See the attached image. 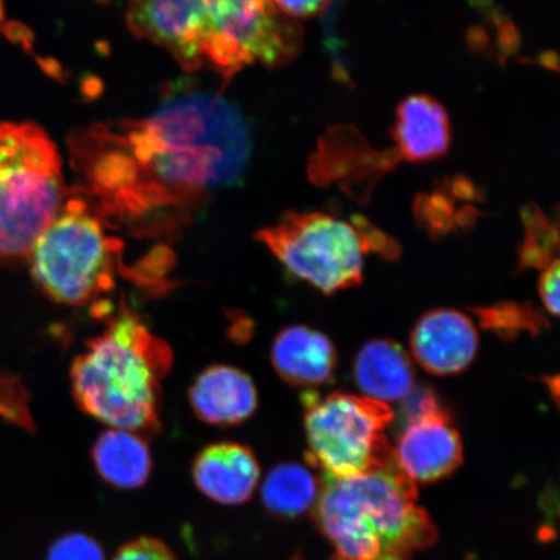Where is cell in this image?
Here are the masks:
<instances>
[{"mask_svg":"<svg viewBox=\"0 0 560 560\" xmlns=\"http://www.w3.org/2000/svg\"><path fill=\"white\" fill-rule=\"evenodd\" d=\"M91 457L97 475L110 487L138 489L150 479L152 455L149 444L138 433L116 429L103 432Z\"/></svg>","mask_w":560,"mask_h":560,"instance_id":"cell-16","label":"cell"},{"mask_svg":"<svg viewBox=\"0 0 560 560\" xmlns=\"http://www.w3.org/2000/svg\"><path fill=\"white\" fill-rule=\"evenodd\" d=\"M394 458L415 485L450 478L464 462V445L450 411L406 423L397 438Z\"/></svg>","mask_w":560,"mask_h":560,"instance_id":"cell-9","label":"cell"},{"mask_svg":"<svg viewBox=\"0 0 560 560\" xmlns=\"http://www.w3.org/2000/svg\"><path fill=\"white\" fill-rule=\"evenodd\" d=\"M559 260H557L544 269L540 283H538V291H540L546 311L555 317L559 314Z\"/></svg>","mask_w":560,"mask_h":560,"instance_id":"cell-26","label":"cell"},{"mask_svg":"<svg viewBox=\"0 0 560 560\" xmlns=\"http://www.w3.org/2000/svg\"><path fill=\"white\" fill-rule=\"evenodd\" d=\"M524 242L520 249V270H544L559 260L558 225L540 208L523 210Z\"/></svg>","mask_w":560,"mask_h":560,"instance_id":"cell-19","label":"cell"},{"mask_svg":"<svg viewBox=\"0 0 560 560\" xmlns=\"http://www.w3.org/2000/svg\"><path fill=\"white\" fill-rule=\"evenodd\" d=\"M0 34L12 44L23 47L25 51H33V38L30 30L23 24L7 18L4 0H0Z\"/></svg>","mask_w":560,"mask_h":560,"instance_id":"cell-28","label":"cell"},{"mask_svg":"<svg viewBox=\"0 0 560 560\" xmlns=\"http://www.w3.org/2000/svg\"><path fill=\"white\" fill-rule=\"evenodd\" d=\"M188 400L196 417L217 427L242 424L258 408L254 381L241 369L228 365L201 371L188 390Z\"/></svg>","mask_w":560,"mask_h":560,"instance_id":"cell-12","label":"cell"},{"mask_svg":"<svg viewBox=\"0 0 560 560\" xmlns=\"http://www.w3.org/2000/svg\"><path fill=\"white\" fill-rule=\"evenodd\" d=\"M266 245L293 277L334 295L362 282L365 247L354 223L325 213H289L260 231Z\"/></svg>","mask_w":560,"mask_h":560,"instance_id":"cell-8","label":"cell"},{"mask_svg":"<svg viewBox=\"0 0 560 560\" xmlns=\"http://www.w3.org/2000/svg\"><path fill=\"white\" fill-rule=\"evenodd\" d=\"M417 215L430 234L446 235L457 226L458 219L445 196H425L417 202Z\"/></svg>","mask_w":560,"mask_h":560,"instance_id":"cell-21","label":"cell"},{"mask_svg":"<svg viewBox=\"0 0 560 560\" xmlns=\"http://www.w3.org/2000/svg\"><path fill=\"white\" fill-rule=\"evenodd\" d=\"M394 139L397 156L423 163L443 158L451 145V125L443 105L429 95H412L398 105Z\"/></svg>","mask_w":560,"mask_h":560,"instance_id":"cell-14","label":"cell"},{"mask_svg":"<svg viewBox=\"0 0 560 560\" xmlns=\"http://www.w3.org/2000/svg\"><path fill=\"white\" fill-rule=\"evenodd\" d=\"M272 5L290 18H311L324 11L331 0H270Z\"/></svg>","mask_w":560,"mask_h":560,"instance_id":"cell-27","label":"cell"},{"mask_svg":"<svg viewBox=\"0 0 560 560\" xmlns=\"http://www.w3.org/2000/svg\"><path fill=\"white\" fill-rule=\"evenodd\" d=\"M46 560H105V552L94 537L73 532L50 546Z\"/></svg>","mask_w":560,"mask_h":560,"instance_id":"cell-20","label":"cell"},{"mask_svg":"<svg viewBox=\"0 0 560 560\" xmlns=\"http://www.w3.org/2000/svg\"><path fill=\"white\" fill-rule=\"evenodd\" d=\"M320 492V480L310 468L295 462L272 467L261 487L266 510L278 520H298L314 509Z\"/></svg>","mask_w":560,"mask_h":560,"instance_id":"cell-17","label":"cell"},{"mask_svg":"<svg viewBox=\"0 0 560 560\" xmlns=\"http://www.w3.org/2000/svg\"><path fill=\"white\" fill-rule=\"evenodd\" d=\"M402 401L401 417L404 424L411 422V420L447 411L444 405L441 404L436 392L430 387H416Z\"/></svg>","mask_w":560,"mask_h":560,"instance_id":"cell-23","label":"cell"},{"mask_svg":"<svg viewBox=\"0 0 560 560\" xmlns=\"http://www.w3.org/2000/svg\"><path fill=\"white\" fill-rule=\"evenodd\" d=\"M353 380L362 394L383 404L402 401L417 387L409 354L388 339L370 340L359 350Z\"/></svg>","mask_w":560,"mask_h":560,"instance_id":"cell-15","label":"cell"},{"mask_svg":"<svg viewBox=\"0 0 560 560\" xmlns=\"http://www.w3.org/2000/svg\"><path fill=\"white\" fill-rule=\"evenodd\" d=\"M314 520L332 560H411L438 540L436 525L418 505L417 486L395 458L349 478L325 475Z\"/></svg>","mask_w":560,"mask_h":560,"instance_id":"cell-3","label":"cell"},{"mask_svg":"<svg viewBox=\"0 0 560 560\" xmlns=\"http://www.w3.org/2000/svg\"><path fill=\"white\" fill-rule=\"evenodd\" d=\"M128 23L185 69L214 70L226 81L254 62H290L301 48L300 25L270 0H135Z\"/></svg>","mask_w":560,"mask_h":560,"instance_id":"cell-2","label":"cell"},{"mask_svg":"<svg viewBox=\"0 0 560 560\" xmlns=\"http://www.w3.org/2000/svg\"><path fill=\"white\" fill-rule=\"evenodd\" d=\"M412 357L427 373H464L476 359L479 334L472 319L454 310H433L417 320L410 335Z\"/></svg>","mask_w":560,"mask_h":560,"instance_id":"cell-10","label":"cell"},{"mask_svg":"<svg viewBox=\"0 0 560 560\" xmlns=\"http://www.w3.org/2000/svg\"><path fill=\"white\" fill-rule=\"evenodd\" d=\"M250 149L241 112L196 90L167 95L143 120L93 125L69 139L77 196L105 222L143 231L177 225L240 184Z\"/></svg>","mask_w":560,"mask_h":560,"instance_id":"cell-1","label":"cell"},{"mask_svg":"<svg viewBox=\"0 0 560 560\" xmlns=\"http://www.w3.org/2000/svg\"><path fill=\"white\" fill-rule=\"evenodd\" d=\"M272 368L285 383L300 388H315L334 381L338 353L332 341L314 328L289 326L272 341Z\"/></svg>","mask_w":560,"mask_h":560,"instance_id":"cell-13","label":"cell"},{"mask_svg":"<svg viewBox=\"0 0 560 560\" xmlns=\"http://www.w3.org/2000/svg\"><path fill=\"white\" fill-rule=\"evenodd\" d=\"M0 418L31 429L32 420L26 406L23 385L15 377L0 375Z\"/></svg>","mask_w":560,"mask_h":560,"instance_id":"cell-22","label":"cell"},{"mask_svg":"<svg viewBox=\"0 0 560 560\" xmlns=\"http://www.w3.org/2000/svg\"><path fill=\"white\" fill-rule=\"evenodd\" d=\"M260 478V465L255 453L234 441L206 446L192 464L195 486L221 505L236 506L249 501Z\"/></svg>","mask_w":560,"mask_h":560,"instance_id":"cell-11","label":"cell"},{"mask_svg":"<svg viewBox=\"0 0 560 560\" xmlns=\"http://www.w3.org/2000/svg\"><path fill=\"white\" fill-rule=\"evenodd\" d=\"M474 314L481 328L503 340H515L523 334L540 335L549 328L548 318L532 303L500 301L493 305L475 307Z\"/></svg>","mask_w":560,"mask_h":560,"instance_id":"cell-18","label":"cell"},{"mask_svg":"<svg viewBox=\"0 0 560 560\" xmlns=\"http://www.w3.org/2000/svg\"><path fill=\"white\" fill-rule=\"evenodd\" d=\"M105 223L75 195L39 236L30 256L32 276L52 300L86 306L115 289L124 243Z\"/></svg>","mask_w":560,"mask_h":560,"instance_id":"cell-6","label":"cell"},{"mask_svg":"<svg viewBox=\"0 0 560 560\" xmlns=\"http://www.w3.org/2000/svg\"><path fill=\"white\" fill-rule=\"evenodd\" d=\"M361 235L363 247L369 252L382 256L385 260H397L401 255L400 245L392 237L382 233L380 229H375L365 219H354L352 221Z\"/></svg>","mask_w":560,"mask_h":560,"instance_id":"cell-25","label":"cell"},{"mask_svg":"<svg viewBox=\"0 0 560 560\" xmlns=\"http://www.w3.org/2000/svg\"><path fill=\"white\" fill-rule=\"evenodd\" d=\"M172 363L170 346L121 304L103 334L75 357L70 373L74 400L86 415L112 429L138 435L155 432L160 384Z\"/></svg>","mask_w":560,"mask_h":560,"instance_id":"cell-4","label":"cell"},{"mask_svg":"<svg viewBox=\"0 0 560 560\" xmlns=\"http://www.w3.org/2000/svg\"><path fill=\"white\" fill-rule=\"evenodd\" d=\"M67 194L51 138L37 125L0 121V265L30 260Z\"/></svg>","mask_w":560,"mask_h":560,"instance_id":"cell-5","label":"cell"},{"mask_svg":"<svg viewBox=\"0 0 560 560\" xmlns=\"http://www.w3.org/2000/svg\"><path fill=\"white\" fill-rule=\"evenodd\" d=\"M307 460L334 478L376 470L394 460L385 429L394 411L366 396L332 392L303 396Z\"/></svg>","mask_w":560,"mask_h":560,"instance_id":"cell-7","label":"cell"},{"mask_svg":"<svg viewBox=\"0 0 560 560\" xmlns=\"http://www.w3.org/2000/svg\"><path fill=\"white\" fill-rule=\"evenodd\" d=\"M114 560H177L170 546L153 537H139L121 546Z\"/></svg>","mask_w":560,"mask_h":560,"instance_id":"cell-24","label":"cell"}]
</instances>
